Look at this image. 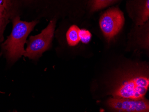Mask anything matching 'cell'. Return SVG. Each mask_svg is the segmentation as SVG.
I'll use <instances>...</instances> for the list:
<instances>
[{
	"label": "cell",
	"instance_id": "1",
	"mask_svg": "<svg viewBox=\"0 0 149 112\" xmlns=\"http://www.w3.org/2000/svg\"><path fill=\"white\" fill-rule=\"evenodd\" d=\"M38 22L37 20L23 21L19 16L14 18L11 33L2 45V51L9 62H15L24 55L27 38Z\"/></svg>",
	"mask_w": 149,
	"mask_h": 112
},
{
	"label": "cell",
	"instance_id": "2",
	"mask_svg": "<svg viewBox=\"0 0 149 112\" xmlns=\"http://www.w3.org/2000/svg\"><path fill=\"white\" fill-rule=\"evenodd\" d=\"M56 21L53 19L41 33L30 37L23 56L36 61L50 48L54 34Z\"/></svg>",
	"mask_w": 149,
	"mask_h": 112
},
{
	"label": "cell",
	"instance_id": "3",
	"mask_svg": "<svg viewBox=\"0 0 149 112\" xmlns=\"http://www.w3.org/2000/svg\"><path fill=\"white\" fill-rule=\"evenodd\" d=\"M149 86L148 78L143 76L135 77L125 82L115 90L113 97L124 98L133 100L143 99Z\"/></svg>",
	"mask_w": 149,
	"mask_h": 112
},
{
	"label": "cell",
	"instance_id": "4",
	"mask_svg": "<svg viewBox=\"0 0 149 112\" xmlns=\"http://www.w3.org/2000/svg\"><path fill=\"white\" fill-rule=\"evenodd\" d=\"M123 13L118 8L105 12L100 20V28L108 40H111L121 30L124 23Z\"/></svg>",
	"mask_w": 149,
	"mask_h": 112
},
{
	"label": "cell",
	"instance_id": "5",
	"mask_svg": "<svg viewBox=\"0 0 149 112\" xmlns=\"http://www.w3.org/2000/svg\"><path fill=\"white\" fill-rule=\"evenodd\" d=\"M108 105L113 109L119 112H149L148 101L142 99L133 100L124 98H111L108 102Z\"/></svg>",
	"mask_w": 149,
	"mask_h": 112
},
{
	"label": "cell",
	"instance_id": "6",
	"mask_svg": "<svg viewBox=\"0 0 149 112\" xmlns=\"http://www.w3.org/2000/svg\"><path fill=\"white\" fill-rule=\"evenodd\" d=\"M80 30L77 25H72L70 26L66 33L67 41L69 46L74 47L80 41Z\"/></svg>",
	"mask_w": 149,
	"mask_h": 112
},
{
	"label": "cell",
	"instance_id": "7",
	"mask_svg": "<svg viewBox=\"0 0 149 112\" xmlns=\"http://www.w3.org/2000/svg\"><path fill=\"white\" fill-rule=\"evenodd\" d=\"M118 0H90L91 9L93 11L103 9Z\"/></svg>",
	"mask_w": 149,
	"mask_h": 112
},
{
	"label": "cell",
	"instance_id": "8",
	"mask_svg": "<svg viewBox=\"0 0 149 112\" xmlns=\"http://www.w3.org/2000/svg\"><path fill=\"white\" fill-rule=\"evenodd\" d=\"M149 17V0H145L143 6L141 10L140 19L138 21V24L143 25L146 22Z\"/></svg>",
	"mask_w": 149,
	"mask_h": 112
},
{
	"label": "cell",
	"instance_id": "9",
	"mask_svg": "<svg viewBox=\"0 0 149 112\" xmlns=\"http://www.w3.org/2000/svg\"><path fill=\"white\" fill-rule=\"evenodd\" d=\"M6 11H5V5L3 4L0 0V36L1 35V31L4 27V23L6 17ZM1 37V36H0Z\"/></svg>",
	"mask_w": 149,
	"mask_h": 112
},
{
	"label": "cell",
	"instance_id": "10",
	"mask_svg": "<svg viewBox=\"0 0 149 112\" xmlns=\"http://www.w3.org/2000/svg\"><path fill=\"white\" fill-rule=\"evenodd\" d=\"M79 36H80V41L83 43H88L91 40L92 35L89 31L87 30L80 29L79 32Z\"/></svg>",
	"mask_w": 149,
	"mask_h": 112
}]
</instances>
